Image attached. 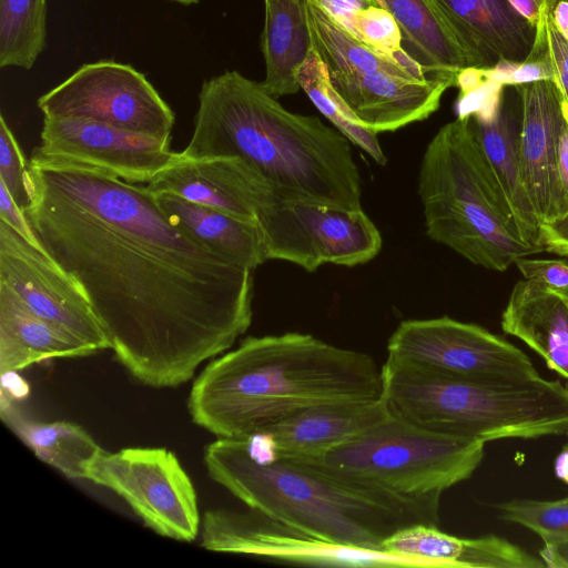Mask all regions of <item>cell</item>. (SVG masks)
Here are the masks:
<instances>
[{"label":"cell","instance_id":"cell-41","mask_svg":"<svg viewBox=\"0 0 568 568\" xmlns=\"http://www.w3.org/2000/svg\"><path fill=\"white\" fill-rule=\"evenodd\" d=\"M564 434L566 435V442L555 458L554 470L556 477L568 485V428Z\"/></svg>","mask_w":568,"mask_h":568},{"label":"cell","instance_id":"cell-33","mask_svg":"<svg viewBox=\"0 0 568 568\" xmlns=\"http://www.w3.org/2000/svg\"><path fill=\"white\" fill-rule=\"evenodd\" d=\"M545 26L554 82L560 93L564 118L568 123V41L552 24L550 10L546 13Z\"/></svg>","mask_w":568,"mask_h":568},{"label":"cell","instance_id":"cell-1","mask_svg":"<svg viewBox=\"0 0 568 568\" xmlns=\"http://www.w3.org/2000/svg\"><path fill=\"white\" fill-rule=\"evenodd\" d=\"M27 186L24 213L42 247L138 382L180 386L250 327L253 271L171 222L146 185L30 158Z\"/></svg>","mask_w":568,"mask_h":568},{"label":"cell","instance_id":"cell-10","mask_svg":"<svg viewBox=\"0 0 568 568\" xmlns=\"http://www.w3.org/2000/svg\"><path fill=\"white\" fill-rule=\"evenodd\" d=\"M120 496L154 532L192 541L200 532L197 496L185 469L164 447L101 450L87 479Z\"/></svg>","mask_w":568,"mask_h":568},{"label":"cell","instance_id":"cell-28","mask_svg":"<svg viewBox=\"0 0 568 568\" xmlns=\"http://www.w3.org/2000/svg\"><path fill=\"white\" fill-rule=\"evenodd\" d=\"M297 81L317 110L353 144L364 150L374 161H387L377 134L364 128L333 88L325 63L313 49L301 67Z\"/></svg>","mask_w":568,"mask_h":568},{"label":"cell","instance_id":"cell-32","mask_svg":"<svg viewBox=\"0 0 568 568\" xmlns=\"http://www.w3.org/2000/svg\"><path fill=\"white\" fill-rule=\"evenodd\" d=\"M28 161L8 126L0 116V182H2L18 205L24 211L29 204L27 186Z\"/></svg>","mask_w":568,"mask_h":568},{"label":"cell","instance_id":"cell-27","mask_svg":"<svg viewBox=\"0 0 568 568\" xmlns=\"http://www.w3.org/2000/svg\"><path fill=\"white\" fill-rule=\"evenodd\" d=\"M8 422L34 455L71 479H87V469L102 448L81 426L41 423L8 413Z\"/></svg>","mask_w":568,"mask_h":568},{"label":"cell","instance_id":"cell-17","mask_svg":"<svg viewBox=\"0 0 568 568\" xmlns=\"http://www.w3.org/2000/svg\"><path fill=\"white\" fill-rule=\"evenodd\" d=\"M520 99L519 158L527 193L540 222L560 214L556 160L565 122L561 97L552 80L515 87Z\"/></svg>","mask_w":568,"mask_h":568},{"label":"cell","instance_id":"cell-16","mask_svg":"<svg viewBox=\"0 0 568 568\" xmlns=\"http://www.w3.org/2000/svg\"><path fill=\"white\" fill-rule=\"evenodd\" d=\"M146 186L151 192L170 191L256 223L272 190L252 165L237 156L187 159L181 152Z\"/></svg>","mask_w":568,"mask_h":568},{"label":"cell","instance_id":"cell-6","mask_svg":"<svg viewBox=\"0 0 568 568\" xmlns=\"http://www.w3.org/2000/svg\"><path fill=\"white\" fill-rule=\"evenodd\" d=\"M418 194L427 235L473 264L505 272L518 257L540 252L520 239L467 116L443 125L427 144Z\"/></svg>","mask_w":568,"mask_h":568},{"label":"cell","instance_id":"cell-37","mask_svg":"<svg viewBox=\"0 0 568 568\" xmlns=\"http://www.w3.org/2000/svg\"><path fill=\"white\" fill-rule=\"evenodd\" d=\"M540 243L544 251L568 256V211L540 224Z\"/></svg>","mask_w":568,"mask_h":568},{"label":"cell","instance_id":"cell-9","mask_svg":"<svg viewBox=\"0 0 568 568\" xmlns=\"http://www.w3.org/2000/svg\"><path fill=\"white\" fill-rule=\"evenodd\" d=\"M257 224L267 260L291 262L308 272L323 264H364L382 248L381 233L362 209L284 197L272 190Z\"/></svg>","mask_w":568,"mask_h":568},{"label":"cell","instance_id":"cell-38","mask_svg":"<svg viewBox=\"0 0 568 568\" xmlns=\"http://www.w3.org/2000/svg\"><path fill=\"white\" fill-rule=\"evenodd\" d=\"M556 170L560 194L559 215H561L568 211V123L566 120L558 139Z\"/></svg>","mask_w":568,"mask_h":568},{"label":"cell","instance_id":"cell-18","mask_svg":"<svg viewBox=\"0 0 568 568\" xmlns=\"http://www.w3.org/2000/svg\"><path fill=\"white\" fill-rule=\"evenodd\" d=\"M468 54L473 68L501 60L521 62L529 54L536 26L508 0H429Z\"/></svg>","mask_w":568,"mask_h":568},{"label":"cell","instance_id":"cell-7","mask_svg":"<svg viewBox=\"0 0 568 568\" xmlns=\"http://www.w3.org/2000/svg\"><path fill=\"white\" fill-rule=\"evenodd\" d=\"M312 47L329 81L367 130L378 134L423 121L440 105L458 73L420 63L407 51H377L337 26L311 0H303Z\"/></svg>","mask_w":568,"mask_h":568},{"label":"cell","instance_id":"cell-13","mask_svg":"<svg viewBox=\"0 0 568 568\" xmlns=\"http://www.w3.org/2000/svg\"><path fill=\"white\" fill-rule=\"evenodd\" d=\"M202 547L211 551L260 556L305 565L423 567L438 564L417 556L393 554L325 541L251 509H211L202 520Z\"/></svg>","mask_w":568,"mask_h":568},{"label":"cell","instance_id":"cell-29","mask_svg":"<svg viewBox=\"0 0 568 568\" xmlns=\"http://www.w3.org/2000/svg\"><path fill=\"white\" fill-rule=\"evenodd\" d=\"M45 0H0V67L31 69L45 48Z\"/></svg>","mask_w":568,"mask_h":568},{"label":"cell","instance_id":"cell-12","mask_svg":"<svg viewBox=\"0 0 568 568\" xmlns=\"http://www.w3.org/2000/svg\"><path fill=\"white\" fill-rule=\"evenodd\" d=\"M44 118H73L171 138L175 115L145 75L104 60L85 63L37 101Z\"/></svg>","mask_w":568,"mask_h":568},{"label":"cell","instance_id":"cell-14","mask_svg":"<svg viewBox=\"0 0 568 568\" xmlns=\"http://www.w3.org/2000/svg\"><path fill=\"white\" fill-rule=\"evenodd\" d=\"M40 138L31 158L94 169L129 183H149L176 154L171 138L83 119L44 118Z\"/></svg>","mask_w":568,"mask_h":568},{"label":"cell","instance_id":"cell-35","mask_svg":"<svg viewBox=\"0 0 568 568\" xmlns=\"http://www.w3.org/2000/svg\"><path fill=\"white\" fill-rule=\"evenodd\" d=\"M0 221L11 226L31 245L44 251L24 211L18 205L2 182H0Z\"/></svg>","mask_w":568,"mask_h":568},{"label":"cell","instance_id":"cell-5","mask_svg":"<svg viewBox=\"0 0 568 568\" xmlns=\"http://www.w3.org/2000/svg\"><path fill=\"white\" fill-rule=\"evenodd\" d=\"M381 371V398L389 415L428 432L486 443L560 435L568 428V388L557 381H471L389 357Z\"/></svg>","mask_w":568,"mask_h":568},{"label":"cell","instance_id":"cell-19","mask_svg":"<svg viewBox=\"0 0 568 568\" xmlns=\"http://www.w3.org/2000/svg\"><path fill=\"white\" fill-rule=\"evenodd\" d=\"M387 416L382 398L323 404L298 412L256 436L276 455L318 458Z\"/></svg>","mask_w":568,"mask_h":568},{"label":"cell","instance_id":"cell-15","mask_svg":"<svg viewBox=\"0 0 568 568\" xmlns=\"http://www.w3.org/2000/svg\"><path fill=\"white\" fill-rule=\"evenodd\" d=\"M0 283L13 290L37 315L97 352L109 339L82 291L44 252L0 221Z\"/></svg>","mask_w":568,"mask_h":568},{"label":"cell","instance_id":"cell-40","mask_svg":"<svg viewBox=\"0 0 568 568\" xmlns=\"http://www.w3.org/2000/svg\"><path fill=\"white\" fill-rule=\"evenodd\" d=\"M550 19L559 33L568 41V0H558L550 9Z\"/></svg>","mask_w":568,"mask_h":568},{"label":"cell","instance_id":"cell-42","mask_svg":"<svg viewBox=\"0 0 568 568\" xmlns=\"http://www.w3.org/2000/svg\"><path fill=\"white\" fill-rule=\"evenodd\" d=\"M171 1H175V2H179L182 4H192V3H196L199 0H171Z\"/></svg>","mask_w":568,"mask_h":568},{"label":"cell","instance_id":"cell-23","mask_svg":"<svg viewBox=\"0 0 568 568\" xmlns=\"http://www.w3.org/2000/svg\"><path fill=\"white\" fill-rule=\"evenodd\" d=\"M97 353L90 345L37 315L9 286L0 283V373L13 374L53 358Z\"/></svg>","mask_w":568,"mask_h":568},{"label":"cell","instance_id":"cell-3","mask_svg":"<svg viewBox=\"0 0 568 568\" xmlns=\"http://www.w3.org/2000/svg\"><path fill=\"white\" fill-rule=\"evenodd\" d=\"M187 159L237 156L284 197L362 209L351 141L320 118L286 110L262 82L226 71L204 82Z\"/></svg>","mask_w":568,"mask_h":568},{"label":"cell","instance_id":"cell-25","mask_svg":"<svg viewBox=\"0 0 568 568\" xmlns=\"http://www.w3.org/2000/svg\"><path fill=\"white\" fill-rule=\"evenodd\" d=\"M264 3L262 50L266 74L262 84L275 98L294 94L301 89L298 71L312 49L303 0Z\"/></svg>","mask_w":568,"mask_h":568},{"label":"cell","instance_id":"cell-24","mask_svg":"<svg viewBox=\"0 0 568 568\" xmlns=\"http://www.w3.org/2000/svg\"><path fill=\"white\" fill-rule=\"evenodd\" d=\"M152 193L171 222L230 262L254 271L267 261L263 234L256 222L189 201L170 191Z\"/></svg>","mask_w":568,"mask_h":568},{"label":"cell","instance_id":"cell-2","mask_svg":"<svg viewBox=\"0 0 568 568\" xmlns=\"http://www.w3.org/2000/svg\"><path fill=\"white\" fill-rule=\"evenodd\" d=\"M369 355L311 334L250 336L211 359L194 379L187 409L217 438H247L304 409L381 398Z\"/></svg>","mask_w":568,"mask_h":568},{"label":"cell","instance_id":"cell-31","mask_svg":"<svg viewBox=\"0 0 568 568\" xmlns=\"http://www.w3.org/2000/svg\"><path fill=\"white\" fill-rule=\"evenodd\" d=\"M352 36L368 47L390 54H399L403 36L393 14L377 3L357 14L353 23Z\"/></svg>","mask_w":568,"mask_h":568},{"label":"cell","instance_id":"cell-36","mask_svg":"<svg viewBox=\"0 0 568 568\" xmlns=\"http://www.w3.org/2000/svg\"><path fill=\"white\" fill-rule=\"evenodd\" d=\"M337 26L352 34L357 14L377 3V0H311Z\"/></svg>","mask_w":568,"mask_h":568},{"label":"cell","instance_id":"cell-20","mask_svg":"<svg viewBox=\"0 0 568 568\" xmlns=\"http://www.w3.org/2000/svg\"><path fill=\"white\" fill-rule=\"evenodd\" d=\"M469 129L485 154L514 217L524 243L540 252V222L535 213L519 158V124L509 110L506 94L490 109L467 115Z\"/></svg>","mask_w":568,"mask_h":568},{"label":"cell","instance_id":"cell-22","mask_svg":"<svg viewBox=\"0 0 568 568\" xmlns=\"http://www.w3.org/2000/svg\"><path fill=\"white\" fill-rule=\"evenodd\" d=\"M501 328L568 382V306L556 292L534 280L519 281L503 312Z\"/></svg>","mask_w":568,"mask_h":568},{"label":"cell","instance_id":"cell-30","mask_svg":"<svg viewBox=\"0 0 568 568\" xmlns=\"http://www.w3.org/2000/svg\"><path fill=\"white\" fill-rule=\"evenodd\" d=\"M498 516L521 525L544 540L545 567H568V496L557 500L511 499L496 505Z\"/></svg>","mask_w":568,"mask_h":568},{"label":"cell","instance_id":"cell-26","mask_svg":"<svg viewBox=\"0 0 568 568\" xmlns=\"http://www.w3.org/2000/svg\"><path fill=\"white\" fill-rule=\"evenodd\" d=\"M398 23L403 42L435 70L459 73L473 68L460 42L429 0H377Z\"/></svg>","mask_w":568,"mask_h":568},{"label":"cell","instance_id":"cell-4","mask_svg":"<svg viewBox=\"0 0 568 568\" xmlns=\"http://www.w3.org/2000/svg\"><path fill=\"white\" fill-rule=\"evenodd\" d=\"M204 465L251 509L325 541L384 550L383 541L403 528L439 524L440 495H398L314 459L276 455L256 435L216 438Z\"/></svg>","mask_w":568,"mask_h":568},{"label":"cell","instance_id":"cell-11","mask_svg":"<svg viewBox=\"0 0 568 568\" xmlns=\"http://www.w3.org/2000/svg\"><path fill=\"white\" fill-rule=\"evenodd\" d=\"M387 357L432 373L490 383L540 376L529 357L484 327L448 316L402 322L387 342Z\"/></svg>","mask_w":568,"mask_h":568},{"label":"cell","instance_id":"cell-39","mask_svg":"<svg viewBox=\"0 0 568 568\" xmlns=\"http://www.w3.org/2000/svg\"><path fill=\"white\" fill-rule=\"evenodd\" d=\"M509 3L530 23H537L544 4L549 3L551 8L558 0H508Z\"/></svg>","mask_w":568,"mask_h":568},{"label":"cell","instance_id":"cell-8","mask_svg":"<svg viewBox=\"0 0 568 568\" xmlns=\"http://www.w3.org/2000/svg\"><path fill=\"white\" fill-rule=\"evenodd\" d=\"M484 442L425 430L392 415L314 459L358 481L412 497L442 495L469 478Z\"/></svg>","mask_w":568,"mask_h":568},{"label":"cell","instance_id":"cell-21","mask_svg":"<svg viewBox=\"0 0 568 568\" xmlns=\"http://www.w3.org/2000/svg\"><path fill=\"white\" fill-rule=\"evenodd\" d=\"M385 551L433 560L440 568H540L541 559L519 546L489 535L459 538L438 526L418 524L403 528L382 544Z\"/></svg>","mask_w":568,"mask_h":568},{"label":"cell","instance_id":"cell-34","mask_svg":"<svg viewBox=\"0 0 568 568\" xmlns=\"http://www.w3.org/2000/svg\"><path fill=\"white\" fill-rule=\"evenodd\" d=\"M516 266L525 280H534L550 288L568 287V263L562 260L518 257Z\"/></svg>","mask_w":568,"mask_h":568}]
</instances>
